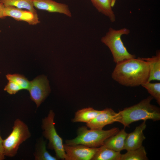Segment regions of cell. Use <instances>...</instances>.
<instances>
[{
    "instance_id": "277c9868",
    "label": "cell",
    "mask_w": 160,
    "mask_h": 160,
    "mask_svg": "<svg viewBox=\"0 0 160 160\" xmlns=\"http://www.w3.org/2000/svg\"><path fill=\"white\" fill-rule=\"evenodd\" d=\"M129 33V30L126 28L115 30L110 28L105 35L101 39L102 42L110 50L113 61L116 63L125 59L136 57L135 55L128 52L121 38L122 35H128Z\"/></svg>"
},
{
    "instance_id": "9a60e30c",
    "label": "cell",
    "mask_w": 160,
    "mask_h": 160,
    "mask_svg": "<svg viewBox=\"0 0 160 160\" xmlns=\"http://www.w3.org/2000/svg\"><path fill=\"white\" fill-rule=\"evenodd\" d=\"M100 111L90 107L82 108L75 113L72 121L74 123L83 122L87 123L95 118Z\"/></svg>"
},
{
    "instance_id": "44dd1931",
    "label": "cell",
    "mask_w": 160,
    "mask_h": 160,
    "mask_svg": "<svg viewBox=\"0 0 160 160\" xmlns=\"http://www.w3.org/2000/svg\"><path fill=\"white\" fill-rule=\"evenodd\" d=\"M6 77L8 81H13L22 88V89L28 90L30 84V81L24 76L19 74H8Z\"/></svg>"
},
{
    "instance_id": "8fae6325",
    "label": "cell",
    "mask_w": 160,
    "mask_h": 160,
    "mask_svg": "<svg viewBox=\"0 0 160 160\" xmlns=\"http://www.w3.org/2000/svg\"><path fill=\"white\" fill-rule=\"evenodd\" d=\"M34 7L37 9L51 12L63 14L71 17L72 14L66 4L53 0H32Z\"/></svg>"
},
{
    "instance_id": "30bf717a",
    "label": "cell",
    "mask_w": 160,
    "mask_h": 160,
    "mask_svg": "<svg viewBox=\"0 0 160 160\" xmlns=\"http://www.w3.org/2000/svg\"><path fill=\"white\" fill-rule=\"evenodd\" d=\"M4 15L5 17H10L17 20L25 21L30 25H36L40 22L37 14L13 6L5 7Z\"/></svg>"
},
{
    "instance_id": "5bb4252c",
    "label": "cell",
    "mask_w": 160,
    "mask_h": 160,
    "mask_svg": "<svg viewBox=\"0 0 160 160\" xmlns=\"http://www.w3.org/2000/svg\"><path fill=\"white\" fill-rule=\"evenodd\" d=\"M148 64L150 75L148 82L152 80H160V52L158 50L156 55L151 57L142 58Z\"/></svg>"
},
{
    "instance_id": "ffe728a7",
    "label": "cell",
    "mask_w": 160,
    "mask_h": 160,
    "mask_svg": "<svg viewBox=\"0 0 160 160\" xmlns=\"http://www.w3.org/2000/svg\"><path fill=\"white\" fill-rule=\"evenodd\" d=\"M148 158L145 147L142 145L140 148L133 150L127 151L121 154L120 160H147Z\"/></svg>"
},
{
    "instance_id": "8992f818",
    "label": "cell",
    "mask_w": 160,
    "mask_h": 160,
    "mask_svg": "<svg viewBox=\"0 0 160 160\" xmlns=\"http://www.w3.org/2000/svg\"><path fill=\"white\" fill-rule=\"evenodd\" d=\"M55 113L50 110L47 116L42 121L43 135L49 141L48 148L53 150L58 159L65 160V153L63 139L58 134L55 127Z\"/></svg>"
},
{
    "instance_id": "4316f807",
    "label": "cell",
    "mask_w": 160,
    "mask_h": 160,
    "mask_svg": "<svg viewBox=\"0 0 160 160\" xmlns=\"http://www.w3.org/2000/svg\"><path fill=\"white\" fill-rule=\"evenodd\" d=\"M5 159L4 156L0 154V160H2Z\"/></svg>"
},
{
    "instance_id": "ac0fdd59",
    "label": "cell",
    "mask_w": 160,
    "mask_h": 160,
    "mask_svg": "<svg viewBox=\"0 0 160 160\" xmlns=\"http://www.w3.org/2000/svg\"><path fill=\"white\" fill-rule=\"evenodd\" d=\"M33 155L36 160H58L56 156L51 155L47 151L46 142L41 137L37 141Z\"/></svg>"
},
{
    "instance_id": "7402d4cb",
    "label": "cell",
    "mask_w": 160,
    "mask_h": 160,
    "mask_svg": "<svg viewBox=\"0 0 160 160\" xmlns=\"http://www.w3.org/2000/svg\"><path fill=\"white\" fill-rule=\"evenodd\" d=\"M145 88L153 98L160 105V83H151L147 82L141 85Z\"/></svg>"
},
{
    "instance_id": "4fadbf2b",
    "label": "cell",
    "mask_w": 160,
    "mask_h": 160,
    "mask_svg": "<svg viewBox=\"0 0 160 160\" xmlns=\"http://www.w3.org/2000/svg\"><path fill=\"white\" fill-rule=\"evenodd\" d=\"M127 134L124 129H122L106 140L103 145L114 151L120 152L124 150Z\"/></svg>"
},
{
    "instance_id": "cb8c5ba5",
    "label": "cell",
    "mask_w": 160,
    "mask_h": 160,
    "mask_svg": "<svg viewBox=\"0 0 160 160\" xmlns=\"http://www.w3.org/2000/svg\"><path fill=\"white\" fill-rule=\"evenodd\" d=\"M4 5L1 3H0V18L5 17L4 15Z\"/></svg>"
},
{
    "instance_id": "603a6c76",
    "label": "cell",
    "mask_w": 160,
    "mask_h": 160,
    "mask_svg": "<svg viewBox=\"0 0 160 160\" xmlns=\"http://www.w3.org/2000/svg\"><path fill=\"white\" fill-rule=\"evenodd\" d=\"M22 90L21 87L15 82L8 81L4 90L10 95L15 94L19 91Z\"/></svg>"
},
{
    "instance_id": "ba28073f",
    "label": "cell",
    "mask_w": 160,
    "mask_h": 160,
    "mask_svg": "<svg viewBox=\"0 0 160 160\" xmlns=\"http://www.w3.org/2000/svg\"><path fill=\"white\" fill-rule=\"evenodd\" d=\"M65 160H92L98 148H92L82 144H64Z\"/></svg>"
},
{
    "instance_id": "e0dca14e",
    "label": "cell",
    "mask_w": 160,
    "mask_h": 160,
    "mask_svg": "<svg viewBox=\"0 0 160 160\" xmlns=\"http://www.w3.org/2000/svg\"><path fill=\"white\" fill-rule=\"evenodd\" d=\"M121 154L104 145L98 148L92 160H120Z\"/></svg>"
},
{
    "instance_id": "83f0119b",
    "label": "cell",
    "mask_w": 160,
    "mask_h": 160,
    "mask_svg": "<svg viewBox=\"0 0 160 160\" xmlns=\"http://www.w3.org/2000/svg\"><path fill=\"white\" fill-rule=\"evenodd\" d=\"M1 31L0 30V32Z\"/></svg>"
},
{
    "instance_id": "2e32d148",
    "label": "cell",
    "mask_w": 160,
    "mask_h": 160,
    "mask_svg": "<svg viewBox=\"0 0 160 160\" xmlns=\"http://www.w3.org/2000/svg\"><path fill=\"white\" fill-rule=\"evenodd\" d=\"M92 4L98 11L107 16L113 22L116 17L111 6V0H90Z\"/></svg>"
},
{
    "instance_id": "7a4b0ae2",
    "label": "cell",
    "mask_w": 160,
    "mask_h": 160,
    "mask_svg": "<svg viewBox=\"0 0 160 160\" xmlns=\"http://www.w3.org/2000/svg\"><path fill=\"white\" fill-rule=\"evenodd\" d=\"M151 96L142 100L139 103L125 108L118 113V122L124 127H128L132 123L140 120L151 119L153 121L160 119V108L151 104L153 99Z\"/></svg>"
},
{
    "instance_id": "484cf974",
    "label": "cell",
    "mask_w": 160,
    "mask_h": 160,
    "mask_svg": "<svg viewBox=\"0 0 160 160\" xmlns=\"http://www.w3.org/2000/svg\"><path fill=\"white\" fill-rule=\"evenodd\" d=\"M116 0H111V6L113 7L115 4Z\"/></svg>"
},
{
    "instance_id": "3957f363",
    "label": "cell",
    "mask_w": 160,
    "mask_h": 160,
    "mask_svg": "<svg viewBox=\"0 0 160 160\" xmlns=\"http://www.w3.org/2000/svg\"><path fill=\"white\" fill-rule=\"evenodd\" d=\"M119 131L117 127L104 130L90 129H89L87 127L82 126L78 129L77 136L73 139L66 140L65 144L69 145L82 144L90 148H98L103 145L106 140Z\"/></svg>"
},
{
    "instance_id": "d6986e66",
    "label": "cell",
    "mask_w": 160,
    "mask_h": 160,
    "mask_svg": "<svg viewBox=\"0 0 160 160\" xmlns=\"http://www.w3.org/2000/svg\"><path fill=\"white\" fill-rule=\"evenodd\" d=\"M5 7L13 6L19 9H25L32 13L37 14L32 0H0Z\"/></svg>"
},
{
    "instance_id": "6da1fadb",
    "label": "cell",
    "mask_w": 160,
    "mask_h": 160,
    "mask_svg": "<svg viewBox=\"0 0 160 160\" xmlns=\"http://www.w3.org/2000/svg\"><path fill=\"white\" fill-rule=\"evenodd\" d=\"M150 67L142 58L127 59L116 63L111 76L119 84L126 86L136 87L148 82Z\"/></svg>"
},
{
    "instance_id": "d4e9b609",
    "label": "cell",
    "mask_w": 160,
    "mask_h": 160,
    "mask_svg": "<svg viewBox=\"0 0 160 160\" xmlns=\"http://www.w3.org/2000/svg\"><path fill=\"white\" fill-rule=\"evenodd\" d=\"M3 140L2 139L1 136L0 134V154L4 155V153H3Z\"/></svg>"
},
{
    "instance_id": "52a82bcc",
    "label": "cell",
    "mask_w": 160,
    "mask_h": 160,
    "mask_svg": "<svg viewBox=\"0 0 160 160\" xmlns=\"http://www.w3.org/2000/svg\"><path fill=\"white\" fill-rule=\"evenodd\" d=\"M28 90L30 99L35 103L37 108L39 107L50 92L47 77L44 75L39 76L30 81Z\"/></svg>"
},
{
    "instance_id": "5b68a950",
    "label": "cell",
    "mask_w": 160,
    "mask_h": 160,
    "mask_svg": "<svg viewBox=\"0 0 160 160\" xmlns=\"http://www.w3.org/2000/svg\"><path fill=\"white\" fill-rule=\"evenodd\" d=\"M31 136V134L27 125L20 119H16L12 132L5 139L3 140L4 156L9 157L15 156L20 145Z\"/></svg>"
},
{
    "instance_id": "9c48e42d",
    "label": "cell",
    "mask_w": 160,
    "mask_h": 160,
    "mask_svg": "<svg viewBox=\"0 0 160 160\" xmlns=\"http://www.w3.org/2000/svg\"><path fill=\"white\" fill-rule=\"evenodd\" d=\"M118 113L111 108H106L100 112L89 122L86 123L87 127L90 129H103L108 124L117 122Z\"/></svg>"
},
{
    "instance_id": "7c38bea8",
    "label": "cell",
    "mask_w": 160,
    "mask_h": 160,
    "mask_svg": "<svg viewBox=\"0 0 160 160\" xmlns=\"http://www.w3.org/2000/svg\"><path fill=\"white\" fill-rule=\"evenodd\" d=\"M146 121H144L137 127L134 130L127 133L125 140L124 150L127 151L138 148L142 145L143 141L145 139L143 131L146 127Z\"/></svg>"
}]
</instances>
